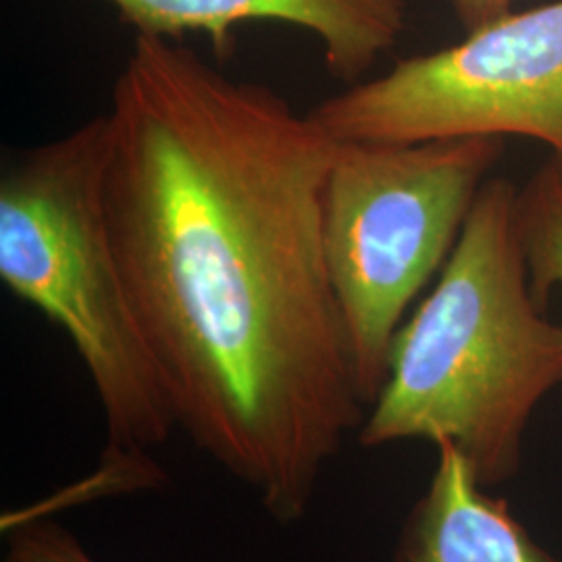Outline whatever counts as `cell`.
<instances>
[{
	"instance_id": "1",
	"label": "cell",
	"mask_w": 562,
	"mask_h": 562,
	"mask_svg": "<svg viewBox=\"0 0 562 562\" xmlns=\"http://www.w3.org/2000/svg\"><path fill=\"white\" fill-rule=\"evenodd\" d=\"M106 121L104 222L176 425L273 521H301L367 415L323 252L338 142L146 34Z\"/></svg>"
},
{
	"instance_id": "7",
	"label": "cell",
	"mask_w": 562,
	"mask_h": 562,
	"mask_svg": "<svg viewBox=\"0 0 562 562\" xmlns=\"http://www.w3.org/2000/svg\"><path fill=\"white\" fill-rule=\"evenodd\" d=\"M436 448V471L402 522L394 562H562L487 494L452 443Z\"/></svg>"
},
{
	"instance_id": "9",
	"label": "cell",
	"mask_w": 562,
	"mask_h": 562,
	"mask_svg": "<svg viewBox=\"0 0 562 562\" xmlns=\"http://www.w3.org/2000/svg\"><path fill=\"white\" fill-rule=\"evenodd\" d=\"M2 562H97L80 540L50 519H21L4 529Z\"/></svg>"
},
{
	"instance_id": "4",
	"label": "cell",
	"mask_w": 562,
	"mask_h": 562,
	"mask_svg": "<svg viewBox=\"0 0 562 562\" xmlns=\"http://www.w3.org/2000/svg\"><path fill=\"white\" fill-rule=\"evenodd\" d=\"M501 136L338 144L322 196L323 252L364 406L387 380L408 304L450 259Z\"/></svg>"
},
{
	"instance_id": "2",
	"label": "cell",
	"mask_w": 562,
	"mask_h": 562,
	"mask_svg": "<svg viewBox=\"0 0 562 562\" xmlns=\"http://www.w3.org/2000/svg\"><path fill=\"white\" fill-rule=\"evenodd\" d=\"M517 199L504 178L483 183L436 288L394 338L362 448L448 442L487 490L517 475L529 422L562 385V323L531 294Z\"/></svg>"
},
{
	"instance_id": "3",
	"label": "cell",
	"mask_w": 562,
	"mask_h": 562,
	"mask_svg": "<svg viewBox=\"0 0 562 562\" xmlns=\"http://www.w3.org/2000/svg\"><path fill=\"white\" fill-rule=\"evenodd\" d=\"M106 113L13 155L0 173V280L76 348L101 402L109 448L142 480L178 427L121 278L102 209Z\"/></svg>"
},
{
	"instance_id": "8",
	"label": "cell",
	"mask_w": 562,
	"mask_h": 562,
	"mask_svg": "<svg viewBox=\"0 0 562 562\" xmlns=\"http://www.w3.org/2000/svg\"><path fill=\"white\" fill-rule=\"evenodd\" d=\"M517 222L531 294L546 311L562 285V173L554 162H546L519 192Z\"/></svg>"
},
{
	"instance_id": "10",
	"label": "cell",
	"mask_w": 562,
	"mask_h": 562,
	"mask_svg": "<svg viewBox=\"0 0 562 562\" xmlns=\"http://www.w3.org/2000/svg\"><path fill=\"white\" fill-rule=\"evenodd\" d=\"M457 18L461 20L467 32H475L490 21L501 20L510 13L513 0H452Z\"/></svg>"
},
{
	"instance_id": "5",
	"label": "cell",
	"mask_w": 562,
	"mask_h": 562,
	"mask_svg": "<svg viewBox=\"0 0 562 562\" xmlns=\"http://www.w3.org/2000/svg\"><path fill=\"white\" fill-rule=\"evenodd\" d=\"M338 144L522 136L562 173V0L490 21L308 111Z\"/></svg>"
},
{
	"instance_id": "6",
	"label": "cell",
	"mask_w": 562,
	"mask_h": 562,
	"mask_svg": "<svg viewBox=\"0 0 562 562\" xmlns=\"http://www.w3.org/2000/svg\"><path fill=\"white\" fill-rule=\"evenodd\" d=\"M138 34L180 38L204 32L225 55L248 21H281L322 42L329 71L357 80L404 30L402 0H109Z\"/></svg>"
}]
</instances>
